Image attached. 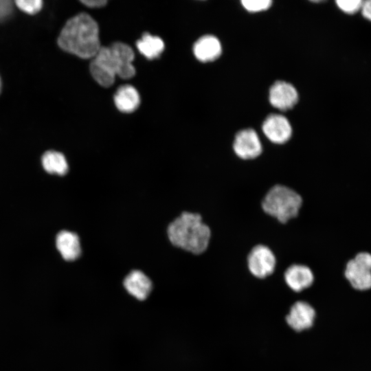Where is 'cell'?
<instances>
[{
    "mask_svg": "<svg viewBox=\"0 0 371 371\" xmlns=\"http://www.w3.org/2000/svg\"><path fill=\"white\" fill-rule=\"evenodd\" d=\"M315 280L313 270L308 265L293 263L283 273L285 285L295 293H300L312 286Z\"/></svg>",
    "mask_w": 371,
    "mask_h": 371,
    "instance_id": "obj_9",
    "label": "cell"
},
{
    "mask_svg": "<svg viewBox=\"0 0 371 371\" xmlns=\"http://www.w3.org/2000/svg\"><path fill=\"white\" fill-rule=\"evenodd\" d=\"M315 315V311L309 303L298 300L290 308L286 322L293 330L301 332L312 327Z\"/></svg>",
    "mask_w": 371,
    "mask_h": 371,
    "instance_id": "obj_10",
    "label": "cell"
},
{
    "mask_svg": "<svg viewBox=\"0 0 371 371\" xmlns=\"http://www.w3.org/2000/svg\"><path fill=\"white\" fill-rule=\"evenodd\" d=\"M241 3L247 11L255 12L267 10L271 5L272 1L270 0H243Z\"/></svg>",
    "mask_w": 371,
    "mask_h": 371,
    "instance_id": "obj_19",
    "label": "cell"
},
{
    "mask_svg": "<svg viewBox=\"0 0 371 371\" xmlns=\"http://www.w3.org/2000/svg\"><path fill=\"white\" fill-rule=\"evenodd\" d=\"M12 11V2L9 0H0V21L8 17Z\"/></svg>",
    "mask_w": 371,
    "mask_h": 371,
    "instance_id": "obj_21",
    "label": "cell"
},
{
    "mask_svg": "<svg viewBox=\"0 0 371 371\" xmlns=\"http://www.w3.org/2000/svg\"><path fill=\"white\" fill-rule=\"evenodd\" d=\"M269 99L273 107L281 111H287L297 102L298 93L291 84L279 80L270 87Z\"/></svg>",
    "mask_w": 371,
    "mask_h": 371,
    "instance_id": "obj_11",
    "label": "cell"
},
{
    "mask_svg": "<svg viewBox=\"0 0 371 371\" xmlns=\"http://www.w3.org/2000/svg\"><path fill=\"white\" fill-rule=\"evenodd\" d=\"M14 2L21 10L29 14L38 12L43 6L41 0H17Z\"/></svg>",
    "mask_w": 371,
    "mask_h": 371,
    "instance_id": "obj_18",
    "label": "cell"
},
{
    "mask_svg": "<svg viewBox=\"0 0 371 371\" xmlns=\"http://www.w3.org/2000/svg\"><path fill=\"white\" fill-rule=\"evenodd\" d=\"M262 130L266 138L274 145H284L292 136V127L289 120L279 114L267 116L263 122Z\"/></svg>",
    "mask_w": 371,
    "mask_h": 371,
    "instance_id": "obj_8",
    "label": "cell"
},
{
    "mask_svg": "<svg viewBox=\"0 0 371 371\" xmlns=\"http://www.w3.org/2000/svg\"><path fill=\"white\" fill-rule=\"evenodd\" d=\"M134 58V52L129 45L115 42L100 47L90 63L89 71L100 85L109 87L114 83L116 76L126 80L135 76Z\"/></svg>",
    "mask_w": 371,
    "mask_h": 371,
    "instance_id": "obj_1",
    "label": "cell"
},
{
    "mask_svg": "<svg viewBox=\"0 0 371 371\" xmlns=\"http://www.w3.org/2000/svg\"><path fill=\"white\" fill-rule=\"evenodd\" d=\"M113 100L117 109L126 113L135 111L140 102L137 90L129 85L120 87L115 93Z\"/></svg>",
    "mask_w": 371,
    "mask_h": 371,
    "instance_id": "obj_15",
    "label": "cell"
},
{
    "mask_svg": "<svg viewBox=\"0 0 371 371\" xmlns=\"http://www.w3.org/2000/svg\"><path fill=\"white\" fill-rule=\"evenodd\" d=\"M57 249L64 260L74 261L78 259L82 253L78 236L67 230L60 232L56 238Z\"/></svg>",
    "mask_w": 371,
    "mask_h": 371,
    "instance_id": "obj_14",
    "label": "cell"
},
{
    "mask_svg": "<svg viewBox=\"0 0 371 371\" xmlns=\"http://www.w3.org/2000/svg\"><path fill=\"white\" fill-rule=\"evenodd\" d=\"M222 47L219 40L212 35H205L194 44L193 53L201 62L214 61L221 54Z\"/></svg>",
    "mask_w": 371,
    "mask_h": 371,
    "instance_id": "obj_13",
    "label": "cell"
},
{
    "mask_svg": "<svg viewBox=\"0 0 371 371\" xmlns=\"http://www.w3.org/2000/svg\"><path fill=\"white\" fill-rule=\"evenodd\" d=\"M302 203V196L295 190L277 184L265 194L261 207L267 216L281 224H286L298 216Z\"/></svg>",
    "mask_w": 371,
    "mask_h": 371,
    "instance_id": "obj_4",
    "label": "cell"
},
{
    "mask_svg": "<svg viewBox=\"0 0 371 371\" xmlns=\"http://www.w3.org/2000/svg\"><path fill=\"white\" fill-rule=\"evenodd\" d=\"M136 45L139 52L149 60L158 58L164 49L162 39L149 33H144Z\"/></svg>",
    "mask_w": 371,
    "mask_h": 371,
    "instance_id": "obj_16",
    "label": "cell"
},
{
    "mask_svg": "<svg viewBox=\"0 0 371 371\" xmlns=\"http://www.w3.org/2000/svg\"><path fill=\"white\" fill-rule=\"evenodd\" d=\"M232 149L238 159L242 161H253L262 155L264 146L255 130L245 128L236 133Z\"/></svg>",
    "mask_w": 371,
    "mask_h": 371,
    "instance_id": "obj_6",
    "label": "cell"
},
{
    "mask_svg": "<svg viewBox=\"0 0 371 371\" xmlns=\"http://www.w3.org/2000/svg\"><path fill=\"white\" fill-rule=\"evenodd\" d=\"M82 3L88 8H100L106 5L107 1L106 0H85L80 1Z\"/></svg>",
    "mask_w": 371,
    "mask_h": 371,
    "instance_id": "obj_22",
    "label": "cell"
},
{
    "mask_svg": "<svg viewBox=\"0 0 371 371\" xmlns=\"http://www.w3.org/2000/svg\"><path fill=\"white\" fill-rule=\"evenodd\" d=\"M57 43L65 52L83 59L93 58L102 47L98 25L87 13L78 14L66 22Z\"/></svg>",
    "mask_w": 371,
    "mask_h": 371,
    "instance_id": "obj_2",
    "label": "cell"
},
{
    "mask_svg": "<svg viewBox=\"0 0 371 371\" xmlns=\"http://www.w3.org/2000/svg\"><path fill=\"white\" fill-rule=\"evenodd\" d=\"M170 243L193 256L204 254L210 243L212 232L202 216L190 211L183 212L167 229Z\"/></svg>",
    "mask_w": 371,
    "mask_h": 371,
    "instance_id": "obj_3",
    "label": "cell"
},
{
    "mask_svg": "<svg viewBox=\"0 0 371 371\" xmlns=\"http://www.w3.org/2000/svg\"><path fill=\"white\" fill-rule=\"evenodd\" d=\"M345 276L351 285L358 290L371 288V254L362 252L348 261Z\"/></svg>",
    "mask_w": 371,
    "mask_h": 371,
    "instance_id": "obj_7",
    "label": "cell"
},
{
    "mask_svg": "<svg viewBox=\"0 0 371 371\" xmlns=\"http://www.w3.org/2000/svg\"><path fill=\"white\" fill-rule=\"evenodd\" d=\"M363 1L361 0H338L337 5L346 14H352L361 11Z\"/></svg>",
    "mask_w": 371,
    "mask_h": 371,
    "instance_id": "obj_20",
    "label": "cell"
},
{
    "mask_svg": "<svg viewBox=\"0 0 371 371\" xmlns=\"http://www.w3.org/2000/svg\"><path fill=\"white\" fill-rule=\"evenodd\" d=\"M123 285L132 297L139 301L145 300L153 290L151 280L140 270H133L128 273Z\"/></svg>",
    "mask_w": 371,
    "mask_h": 371,
    "instance_id": "obj_12",
    "label": "cell"
},
{
    "mask_svg": "<svg viewBox=\"0 0 371 371\" xmlns=\"http://www.w3.org/2000/svg\"><path fill=\"white\" fill-rule=\"evenodd\" d=\"M1 78H0V91H1Z\"/></svg>",
    "mask_w": 371,
    "mask_h": 371,
    "instance_id": "obj_24",
    "label": "cell"
},
{
    "mask_svg": "<svg viewBox=\"0 0 371 371\" xmlns=\"http://www.w3.org/2000/svg\"><path fill=\"white\" fill-rule=\"evenodd\" d=\"M246 262L251 276L260 280L271 276L277 266L274 252L270 247L263 244L256 245L250 249Z\"/></svg>",
    "mask_w": 371,
    "mask_h": 371,
    "instance_id": "obj_5",
    "label": "cell"
},
{
    "mask_svg": "<svg viewBox=\"0 0 371 371\" xmlns=\"http://www.w3.org/2000/svg\"><path fill=\"white\" fill-rule=\"evenodd\" d=\"M42 165L49 174L65 175L69 169L65 155L55 150H48L42 156Z\"/></svg>",
    "mask_w": 371,
    "mask_h": 371,
    "instance_id": "obj_17",
    "label": "cell"
},
{
    "mask_svg": "<svg viewBox=\"0 0 371 371\" xmlns=\"http://www.w3.org/2000/svg\"><path fill=\"white\" fill-rule=\"evenodd\" d=\"M361 12L364 18L371 21V0L363 2Z\"/></svg>",
    "mask_w": 371,
    "mask_h": 371,
    "instance_id": "obj_23",
    "label": "cell"
}]
</instances>
